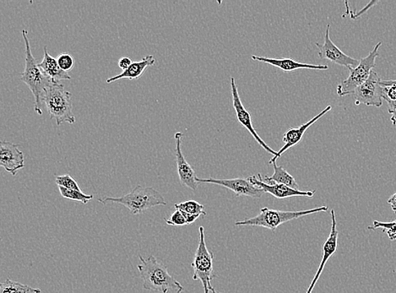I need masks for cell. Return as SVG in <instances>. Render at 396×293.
Returning <instances> with one entry per match:
<instances>
[{"mask_svg":"<svg viewBox=\"0 0 396 293\" xmlns=\"http://www.w3.org/2000/svg\"><path fill=\"white\" fill-rule=\"evenodd\" d=\"M331 230L329 237L325 242L324 246H323V256L321 259V262L320 267L318 268V271L316 274L315 277L313 278L311 286H309L308 289L306 293H312L313 288H315L318 279H320L321 274L324 272L328 260L330 259L332 255H333L336 250H338V235L339 232L338 228H336V219L335 212L334 210H331Z\"/></svg>","mask_w":396,"mask_h":293,"instance_id":"16","label":"cell"},{"mask_svg":"<svg viewBox=\"0 0 396 293\" xmlns=\"http://www.w3.org/2000/svg\"><path fill=\"white\" fill-rule=\"evenodd\" d=\"M395 222H396V219H395Z\"/></svg>","mask_w":396,"mask_h":293,"instance_id":"36","label":"cell"},{"mask_svg":"<svg viewBox=\"0 0 396 293\" xmlns=\"http://www.w3.org/2000/svg\"><path fill=\"white\" fill-rule=\"evenodd\" d=\"M72 94L61 83H53L45 91L43 103L50 118L56 122L57 126L63 123H75L73 113Z\"/></svg>","mask_w":396,"mask_h":293,"instance_id":"4","label":"cell"},{"mask_svg":"<svg viewBox=\"0 0 396 293\" xmlns=\"http://www.w3.org/2000/svg\"><path fill=\"white\" fill-rule=\"evenodd\" d=\"M388 104V112L390 114V120L396 125V101H387Z\"/></svg>","mask_w":396,"mask_h":293,"instance_id":"29","label":"cell"},{"mask_svg":"<svg viewBox=\"0 0 396 293\" xmlns=\"http://www.w3.org/2000/svg\"><path fill=\"white\" fill-rule=\"evenodd\" d=\"M22 36H24L26 50V66L24 72L21 73V81L29 87L31 93H33L35 98L34 109L38 115H43V98L45 91L48 86L57 82H53L51 79L43 74V72L36 63L33 53H31L29 39L28 31L26 29L21 31Z\"/></svg>","mask_w":396,"mask_h":293,"instance_id":"2","label":"cell"},{"mask_svg":"<svg viewBox=\"0 0 396 293\" xmlns=\"http://www.w3.org/2000/svg\"><path fill=\"white\" fill-rule=\"evenodd\" d=\"M272 165L273 168H274V173H273L272 176H266L264 178V181L275 182L276 184L283 185L291 187V189L298 190L299 187L298 183L295 180L293 175H291L283 167L277 166L276 163Z\"/></svg>","mask_w":396,"mask_h":293,"instance_id":"20","label":"cell"},{"mask_svg":"<svg viewBox=\"0 0 396 293\" xmlns=\"http://www.w3.org/2000/svg\"><path fill=\"white\" fill-rule=\"evenodd\" d=\"M379 74L372 71L370 78L363 85L358 87L353 97L355 104H364L368 107L380 108L383 104V86Z\"/></svg>","mask_w":396,"mask_h":293,"instance_id":"8","label":"cell"},{"mask_svg":"<svg viewBox=\"0 0 396 293\" xmlns=\"http://www.w3.org/2000/svg\"><path fill=\"white\" fill-rule=\"evenodd\" d=\"M368 230H377V229H380V230L387 235H388L389 239L391 241L396 240V222H384L380 221H375L372 222V225L368 227Z\"/></svg>","mask_w":396,"mask_h":293,"instance_id":"24","label":"cell"},{"mask_svg":"<svg viewBox=\"0 0 396 293\" xmlns=\"http://www.w3.org/2000/svg\"><path fill=\"white\" fill-rule=\"evenodd\" d=\"M330 24H328L325 35V43L321 44L316 43V47L318 48V57L322 59H327L336 65L345 68H355L359 65L358 59L353 58L345 54L336 46L330 36Z\"/></svg>","mask_w":396,"mask_h":293,"instance_id":"10","label":"cell"},{"mask_svg":"<svg viewBox=\"0 0 396 293\" xmlns=\"http://www.w3.org/2000/svg\"><path fill=\"white\" fill-rule=\"evenodd\" d=\"M381 45V42L377 43L367 57L360 59L357 67L348 68L349 76L341 81L336 88V93L339 97L353 95L358 87L363 85L370 78L373 68L376 66V58L379 56V49Z\"/></svg>","mask_w":396,"mask_h":293,"instance_id":"6","label":"cell"},{"mask_svg":"<svg viewBox=\"0 0 396 293\" xmlns=\"http://www.w3.org/2000/svg\"><path fill=\"white\" fill-rule=\"evenodd\" d=\"M249 180L254 186H257L259 189H261L264 192H265V193L270 194L272 196H274L275 198L279 200H283L290 198V197L296 196H305L308 197V198H313V195L316 193V190L302 191L291 189V187L283 185L276 184L275 182H265L263 180L261 173L249 178Z\"/></svg>","mask_w":396,"mask_h":293,"instance_id":"12","label":"cell"},{"mask_svg":"<svg viewBox=\"0 0 396 293\" xmlns=\"http://www.w3.org/2000/svg\"><path fill=\"white\" fill-rule=\"evenodd\" d=\"M328 212V207H321L311 210H300V212H282V210H271L267 207L261 209L258 216L244 220V221L236 222L235 226H254L262 227L276 231V228L281 224L293 221L308 215L318 212Z\"/></svg>","mask_w":396,"mask_h":293,"instance_id":"5","label":"cell"},{"mask_svg":"<svg viewBox=\"0 0 396 293\" xmlns=\"http://www.w3.org/2000/svg\"><path fill=\"white\" fill-rule=\"evenodd\" d=\"M155 63H156V59H155L153 55H147V56L144 57L141 61L132 63V65L126 71H123L121 74L109 78L107 80V83L110 84L113 82L122 79L137 80L143 76L145 70L149 67L153 66Z\"/></svg>","mask_w":396,"mask_h":293,"instance_id":"18","label":"cell"},{"mask_svg":"<svg viewBox=\"0 0 396 293\" xmlns=\"http://www.w3.org/2000/svg\"><path fill=\"white\" fill-rule=\"evenodd\" d=\"M56 184L58 187H65L67 190H79L81 191L78 183L73 178L70 174L66 175L58 176L56 178Z\"/></svg>","mask_w":396,"mask_h":293,"instance_id":"25","label":"cell"},{"mask_svg":"<svg viewBox=\"0 0 396 293\" xmlns=\"http://www.w3.org/2000/svg\"><path fill=\"white\" fill-rule=\"evenodd\" d=\"M100 203L106 205L109 202L125 205L134 215H140L149 209L158 205H166L164 197L152 187H143L138 185L133 190L121 197H104L98 200Z\"/></svg>","mask_w":396,"mask_h":293,"instance_id":"3","label":"cell"},{"mask_svg":"<svg viewBox=\"0 0 396 293\" xmlns=\"http://www.w3.org/2000/svg\"><path fill=\"white\" fill-rule=\"evenodd\" d=\"M0 166L16 176L18 171L25 167V155L19 145L10 141L0 142Z\"/></svg>","mask_w":396,"mask_h":293,"instance_id":"13","label":"cell"},{"mask_svg":"<svg viewBox=\"0 0 396 293\" xmlns=\"http://www.w3.org/2000/svg\"><path fill=\"white\" fill-rule=\"evenodd\" d=\"M252 59L254 61L268 63V65L278 68L285 72L305 70V68L306 70L327 71L329 68V66L326 65H311V63L296 61L293 58H271L252 55Z\"/></svg>","mask_w":396,"mask_h":293,"instance_id":"17","label":"cell"},{"mask_svg":"<svg viewBox=\"0 0 396 293\" xmlns=\"http://www.w3.org/2000/svg\"><path fill=\"white\" fill-rule=\"evenodd\" d=\"M167 225L174 227H182L187 225V222L183 213L179 210H176L170 219H165Z\"/></svg>","mask_w":396,"mask_h":293,"instance_id":"27","label":"cell"},{"mask_svg":"<svg viewBox=\"0 0 396 293\" xmlns=\"http://www.w3.org/2000/svg\"><path fill=\"white\" fill-rule=\"evenodd\" d=\"M388 204L390 205L393 212L396 214V193L391 195L390 198L388 200Z\"/></svg>","mask_w":396,"mask_h":293,"instance_id":"33","label":"cell"},{"mask_svg":"<svg viewBox=\"0 0 396 293\" xmlns=\"http://www.w3.org/2000/svg\"><path fill=\"white\" fill-rule=\"evenodd\" d=\"M39 288H33L8 278L0 284V293H41Z\"/></svg>","mask_w":396,"mask_h":293,"instance_id":"21","label":"cell"},{"mask_svg":"<svg viewBox=\"0 0 396 293\" xmlns=\"http://www.w3.org/2000/svg\"><path fill=\"white\" fill-rule=\"evenodd\" d=\"M331 109V106H327L321 113H318V115L311 118V120L303 123L301 126L298 128H291V129L286 131L284 134L283 139H282L284 142V145L279 150L276 157H273L269 163L273 164L276 163V160L280 158L282 154L286 153V150L300 143L308 128L315 125L318 120H321V118L323 116H325L327 113H329Z\"/></svg>","mask_w":396,"mask_h":293,"instance_id":"15","label":"cell"},{"mask_svg":"<svg viewBox=\"0 0 396 293\" xmlns=\"http://www.w3.org/2000/svg\"><path fill=\"white\" fill-rule=\"evenodd\" d=\"M132 65L131 58L129 57H123L118 61V67L125 71Z\"/></svg>","mask_w":396,"mask_h":293,"instance_id":"30","label":"cell"},{"mask_svg":"<svg viewBox=\"0 0 396 293\" xmlns=\"http://www.w3.org/2000/svg\"><path fill=\"white\" fill-rule=\"evenodd\" d=\"M181 212L183 213L184 217H185L187 225H190V224L194 223L200 217L199 215H191L183 212Z\"/></svg>","mask_w":396,"mask_h":293,"instance_id":"32","label":"cell"},{"mask_svg":"<svg viewBox=\"0 0 396 293\" xmlns=\"http://www.w3.org/2000/svg\"><path fill=\"white\" fill-rule=\"evenodd\" d=\"M174 207L176 210L191 215H199V216H207V215L204 212V205L195 200H188L184 201V202L175 204Z\"/></svg>","mask_w":396,"mask_h":293,"instance_id":"22","label":"cell"},{"mask_svg":"<svg viewBox=\"0 0 396 293\" xmlns=\"http://www.w3.org/2000/svg\"><path fill=\"white\" fill-rule=\"evenodd\" d=\"M139 259L138 269L145 290L161 293L184 292V287L168 273L166 265L159 262L155 256L150 255L147 259H144L139 255Z\"/></svg>","mask_w":396,"mask_h":293,"instance_id":"1","label":"cell"},{"mask_svg":"<svg viewBox=\"0 0 396 293\" xmlns=\"http://www.w3.org/2000/svg\"><path fill=\"white\" fill-rule=\"evenodd\" d=\"M59 192H61V195L63 198L78 201L83 205H86L90 200L93 199V195H86L83 192L79 190H67L65 187H58Z\"/></svg>","mask_w":396,"mask_h":293,"instance_id":"23","label":"cell"},{"mask_svg":"<svg viewBox=\"0 0 396 293\" xmlns=\"http://www.w3.org/2000/svg\"><path fill=\"white\" fill-rule=\"evenodd\" d=\"M213 259L214 255L208 250L204 240V228L200 227L199 245L191 267L194 269L193 280L202 282L204 293H210L213 289L212 281L217 277L213 274Z\"/></svg>","mask_w":396,"mask_h":293,"instance_id":"7","label":"cell"},{"mask_svg":"<svg viewBox=\"0 0 396 293\" xmlns=\"http://www.w3.org/2000/svg\"><path fill=\"white\" fill-rule=\"evenodd\" d=\"M383 99L386 101H396V85L383 86Z\"/></svg>","mask_w":396,"mask_h":293,"instance_id":"28","label":"cell"},{"mask_svg":"<svg viewBox=\"0 0 396 293\" xmlns=\"http://www.w3.org/2000/svg\"><path fill=\"white\" fill-rule=\"evenodd\" d=\"M377 3V1H371L365 8L363 9V10L359 11L358 13L353 14L352 12L347 11V14L352 13V16H350V18H352V19H357V18L362 16L364 12H366L368 9H370L372 6H375V4H376Z\"/></svg>","mask_w":396,"mask_h":293,"instance_id":"31","label":"cell"},{"mask_svg":"<svg viewBox=\"0 0 396 293\" xmlns=\"http://www.w3.org/2000/svg\"><path fill=\"white\" fill-rule=\"evenodd\" d=\"M380 85L382 86H387L390 85H396V80H389V81H381Z\"/></svg>","mask_w":396,"mask_h":293,"instance_id":"34","label":"cell"},{"mask_svg":"<svg viewBox=\"0 0 396 293\" xmlns=\"http://www.w3.org/2000/svg\"><path fill=\"white\" fill-rule=\"evenodd\" d=\"M183 133L177 132L175 134L176 142V162L177 174L182 185H184L194 191L197 190L199 183L197 182V173L192 167L186 161L183 153H182L181 143L183 138Z\"/></svg>","mask_w":396,"mask_h":293,"instance_id":"14","label":"cell"},{"mask_svg":"<svg viewBox=\"0 0 396 293\" xmlns=\"http://www.w3.org/2000/svg\"><path fill=\"white\" fill-rule=\"evenodd\" d=\"M231 90L236 120H238L239 123L250 133V135L254 137V140L258 142L259 145L262 146L263 149H265L267 153L271 154L273 157H276L278 152H276V150L271 148L270 146L259 137L256 130H254L251 114L244 108L242 101H241L238 86H236L234 77H231Z\"/></svg>","mask_w":396,"mask_h":293,"instance_id":"9","label":"cell"},{"mask_svg":"<svg viewBox=\"0 0 396 293\" xmlns=\"http://www.w3.org/2000/svg\"><path fill=\"white\" fill-rule=\"evenodd\" d=\"M43 51V61L38 63V66L43 74L53 82H58V83H61V81H71V77L59 67L57 59L49 54L47 46H44Z\"/></svg>","mask_w":396,"mask_h":293,"instance_id":"19","label":"cell"},{"mask_svg":"<svg viewBox=\"0 0 396 293\" xmlns=\"http://www.w3.org/2000/svg\"><path fill=\"white\" fill-rule=\"evenodd\" d=\"M211 292H212V293H218V292H216L215 289H214V288H213V289H212Z\"/></svg>","mask_w":396,"mask_h":293,"instance_id":"35","label":"cell"},{"mask_svg":"<svg viewBox=\"0 0 396 293\" xmlns=\"http://www.w3.org/2000/svg\"><path fill=\"white\" fill-rule=\"evenodd\" d=\"M56 59L59 67L67 73L72 71L75 65L74 58L69 53H62L58 55Z\"/></svg>","mask_w":396,"mask_h":293,"instance_id":"26","label":"cell"},{"mask_svg":"<svg viewBox=\"0 0 396 293\" xmlns=\"http://www.w3.org/2000/svg\"><path fill=\"white\" fill-rule=\"evenodd\" d=\"M197 182L204 184H212L226 187L234 192L236 196H249L252 198H261L265 195L261 189L254 186L249 178H231V180H217V178H197Z\"/></svg>","mask_w":396,"mask_h":293,"instance_id":"11","label":"cell"}]
</instances>
